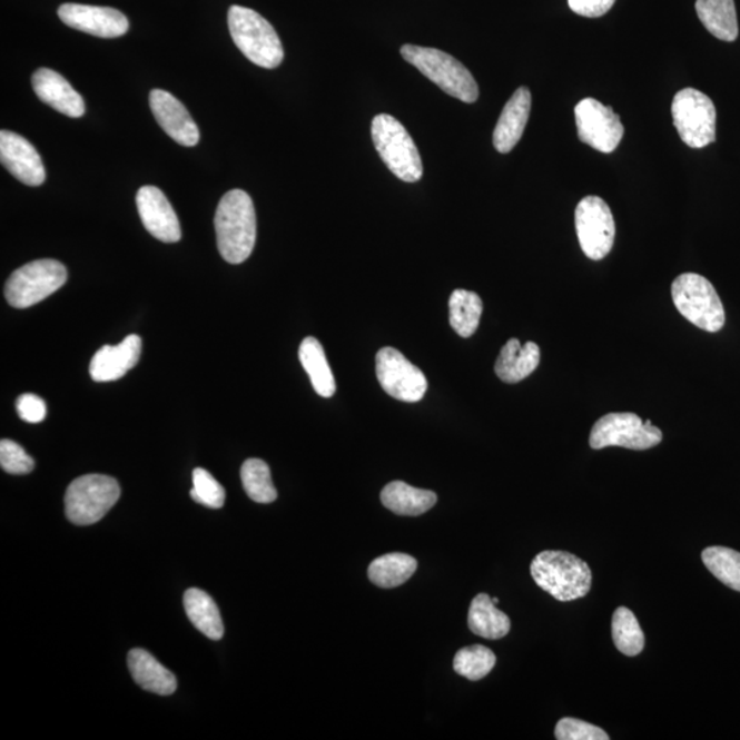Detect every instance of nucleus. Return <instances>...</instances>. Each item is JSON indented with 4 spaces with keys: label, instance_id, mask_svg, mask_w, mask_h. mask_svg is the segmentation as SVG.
<instances>
[{
    "label": "nucleus",
    "instance_id": "2",
    "mask_svg": "<svg viewBox=\"0 0 740 740\" xmlns=\"http://www.w3.org/2000/svg\"><path fill=\"white\" fill-rule=\"evenodd\" d=\"M531 574L539 588L561 602L580 600L592 585L590 566L579 556L556 550L537 554L532 560Z\"/></svg>",
    "mask_w": 740,
    "mask_h": 740
},
{
    "label": "nucleus",
    "instance_id": "24",
    "mask_svg": "<svg viewBox=\"0 0 740 740\" xmlns=\"http://www.w3.org/2000/svg\"><path fill=\"white\" fill-rule=\"evenodd\" d=\"M299 359L307 375H309L312 386L316 393L323 398H330L336 393V382L327 355H325L322 343L316 337H306L300 343Z\"/></svg>",
    "mask_w": 740,
    "mask_h": 740
},
{
    "label": "nucleus",
    "instance_id": "16",
    "mask_svg": "<svg viewBox=\"0 0 740 740\" xmlns=\"http://www.w3.org/2000/svg\"><path fill=\"white\" fill-rule=\"evenodd\" d=\"M136 205L141 223L154 238L164 243H176L181 239L179 218L161 189L152 186L141 187L136 195Z\"/></svg>",
    "mask_w": 740,
    "mask_h": 740
},
{
    "label": "nucleus",
    "instance_id": "37",
    "mask_svg": "<svg viewBox=\"0 0 740 740\" xmlns=\"http://www.w3.org/2000/svg\"><path fill=\"white\" fill-rule=\"evenodd\" d=\"M17 413L23 422L38 424L43 422L47 414L46 402L34 394H22L17 399Z\"/></svg>",
    "mask_w": 740,
    "mask_h": 740
},
{
    "label": "nucleus",
    "instance_id": "19",
    "mask_svg": "<svg viewBox=\"0 0 740 740\" xmlns=\"http://www.w3.org/2000/svg\"><path fill=\"white\" fill-rule=\"evenodd\" d=\"M32 87L41 102L51 106L62 115L72 118L85 116L86 105L81 95L55 70L38 69L32 76Z\"/></svg>",
    "mask_w": 740,
    "mask_h": 740
},
{
    "label": "nucleus",
    "instance_id": "38",
    "mask_svg": "<svg viewBox=\"0 0 740 740\" xmlns=\"http://www.w3.org/2000/svg\"><path fill=\"white\" fill-rule=\"evenodd\" d=\"M615 0H568L573 13L596 19L613 8Z\"/></svg>",
    "mask_w": 740,
    "mask_h": 740
},
{
    "label": "nucleus",
    "instance_id": "14",
    "mask_svg": "<svg viewBox=\"0 0 740 740\" xmlns=\"http://www.w3.org/2000/svg\"><path fill=\"white\" fill-rule=\"evenodd\" d=\"M58 16L65 26L97 38H120L129 29L127 17L111 8L65 3L58 9Z\"/></svg>",
    "mask_w": 740,
    "mask_h": 740
},
{
    "label": "nucleus",
    "instance_id": "4",
    "mask_svg": "<svg viewBox=\"0 0 740 740\" xmlns=\"http://www.w3.org/2000/svg\"><path fill=\"white\" fill-rule=\"evenodd\" d=\"M401 55L450 97L465 103L476 102L478 86L475 77L458 59L441 50L413 45L402 47Z\"/></svg>",
    "mask_w": 740,
    "mask_h": 740
},
{
    "label": "nucleus",
    "instance_id": "20",
    "mask_svg": "<svg viewBox=\"0 0 740 740\" xmlns=\"http://www.w3.org/2000/svg\"><path fill=\"white\" fill-rule=\"evenodd\" d=\"M532 97L529 88L520 87L513 97L509 99L501 112L499 124L494 130V146L502 154L513 150L523 138L529 122Z\"/></svg>",
    "mask_w": 740,
    "mask_h": 740
},
{
    "label": "nucleus",
    "instance_id": "12",
    "mask_svg": "<svg viewBox=\"0 0 740 740\" xmlns=\"http://www.w3.org/2000/svg\"><path fill=\"white\" fill-rule=\"evenodd\" d=\"M376 375L389 396L408 404L422 401L428 388L424 373L393 347H384L377 353Z\"/></svg>",
    "mask_w": 740,
    "mask_h": 740
},
{
    "label": "nucleus",
    "instance_id": "22",
    "mask_svg": "<svg viewBox=\"0 0 740 740\" xmlns=\"http://www.w3.org/2000/svg\"><path fill=\"white\" fill-rule=\"evenodd\" d=\"M130 674L141 689L158 695H171L177 689V680L169 669L159 664L146 650L134 649L128 654Z\"/></svg>",
    "mask_w": 740,
    "mask_h": 740
},
{
    "label": "nucleus",
    "instance_id": "30",
    "mask_svg": "<svg viewBox=\"0 0 740 740\" xmlns=\"http://www.w3.org/2000/svg\"><path fill=\"white\" fill-rule=\"evenodd\" d=\"M612 635L615 648L624 655L635 657L642 653L644 633L630 609L624 606L615 609L612 619Z\"/></svg>",
    "mask_w": 740,
    "mask_h": 740
},
{
    "label": "nucleus",
    "instance_id": "11",
    "mask_svg": "<svg viewBox=\"0 0 740 740\" xmlns=\"http://www.w3.org/2000/svg\"><path fill=\"white\" fill-rule=\"evenodd\" d=\"M576 233L583 253L590 259L601 260L612 251L615 224L611 207L600 197L580 200L574 213Z\"/></svg>",
    "mask_w": 740,
    "mask_h": 740
},
{
    "label": "nucleus",
    "instance_id": "23",
    "mask_svg": "<svg viewBox=\"0 0 740 740\" xmlns=\"http://www.w3.org/2000/svg\"><path fill=\"white\" fill-rule=\"evenodd\" d=\"M381 496L383 505L399 516H422L437 502V496L432 491L412 487L404 482L387 484Z\"/></svg>",
    "mask_w": 740,
    "mask_h": 740
},
{
    "label": "nucleus",
    "instance_id": "34",
    "mask_svg": "<svg viewBox=\"0 0 740 740\" xmlns=\"http://www.w3.org/2000/svg\"><path fill=\"white\" fill-rule=\"evenodd\" d=\"M194 487L189 491L191 499L200 505L220 509L225 503V490L209 472L197 467L193 473Z\"/></svg>",
    "mask_w": 740,
    "mask_h": 740
},
{
    "label": "nucleus",
    "instance_id": "26",
    "mask_svg": "<svg viewBox=\"0 0 740 740\" xmlns=\"http://www.w3.org/2000/svg\"><path fill=\"white\" fill-rule=\"evenodd\" d=\"M695 9L704 28L714 38L737 40L739 28L733 0H697Z\"/></svg>",
    "mask_w": 740,
    "mask_h": 740
},
{
    "label": "nucleus",
    "instance_id": "15",
    "mask_svg": "<svg viewBox=\"0 0 740 740\" xmlns=\"http://www.w3.org/2000/svg\"><path fill=\"white\" fill-rule=\"evenodd\" d=\"M0 161L17 180L39 187L46 180V169L37 148L26 138L3 129L0 132Z\"/></svg>",
    "mask_w": 740,
    "mask_h": 740
},
{
    "label": "nucleus",
    "instance_id": "29",
    "mask_svg": "<svg viewBox=\"0 0 740 740\" xmlns=\"http://www.w3.org/2000/svg\"><path fill=\"white\" fill-rule=\"evenodd\" d=\"M450 325L461 337H471L481 324V296L466 289H455L448 300Z\"/></svg>",
    "mask_w": 740,
    "mask_h": 740
},
{
    "label": "nucleus",
    "instance_id": "5",
    "mask_svg": "<svg viewBox=\"0 0 740 740\" xmlns=\"http://www.w3.org/2000/svg\"><path fill=\"white\" fill-rule=\"evenodd\" d=\"M372 139L378 156L398 179L405 182L422 179V156L411 134L395 117L378 115L373 118Z\"/></svg>",
    "mask_w": 740,
    "mask_h": 740
},
{
    "label": "nucleus",
    "instance_id": "28",
    "mask_svg": "<svg viewBox=\"0 0 740 740\" xmlns=\"http://www.w3.org/2000/svg\"><path fill=\"white\" fill-rule=\"evenodd\" d=\"M417 570V561L405 553H391L372 562L368 576L373 584L382 589H395L411 579Z\"/></svg>",
    "mask_w": 740,
    "mask_h": 740
},
{
    "label": "nucleus",
    "instance_id": "25",
    "mask_svg": "<svg viewBox=\"0 0 740 740\" xmlns=\"http://www.w3.org/2000/svg\"><path fill=\"white\" fill-rule=\"evenodd\" d=\"M185 609L195 629L213 641H220L224 623L220 611L213 598L199 589H189L185 594Z\"/></svg>",
    "mask_w": 740,
    "mask_h": 740
},
{
    "label": "nucleus",
    "instance_id": "31",
    "mask_svg": "<svg viewBox=\"0 0 740 740\" xmlns=\"http://www.w3.org/2000/svg\"><path fill=\"white\" fill-rule=\"evenodd\" d=\"M240 477L246 494L254 502L272 503L277 499V491L272 482L268 464L263 460L250 458L241 466Z\"/></svg>",
    "mask_w": 740,
    "mask_h": 740
},
{
    "label": "nucleus",
    "instance_id": "6",
    "mask_svg": "<svg viewBox=\"0 0 740 740\" xmlns=\"http://www.w3.org/2000/svg\"><path fill=\"white\" fill-rule=\"evenodd\" d=\"M672 299L680 315L707 333H719L726 324L724 306L713 284L701 275H680L672 284Z\"/></svg>",
    "mask_w": 740,
    "mask_h": 740
},
{
    "label": "nucleus",
    "instance_id": "36",
    "mask_svg": "<svg viewBox=\"0 0 740 740\" xmlns=\"http://www.w3.org/2000/svg\"><path fill=\"white\" fill-rule=\"evenodd\" d=\"M555 738L559 740H609L608 733L602 728L571 718L556 722Z\"/></svg>",
    "mask_w": 740,
    "mask_h": 740
},
{
    "label": "nucleus",
    "instance_id": "17",
    "mask_svg": "<svg viewBox=\"0 0 740 740\" xmlns=\"http://www.w3.org/2000/svg\"><path fill=\"white\" fill-rule=\"evenodd\" d=\"M150 108L159 127L177 144L185 147L198 145L200 135L197 124L193 120L186 106L174 95L162 90H152Z\"/></svg>",
    "mask_w": 740,
    "mask_h": 740
},
{
    "label": "nucleus",
    "instance_id": "33",
    "mask_svg": "<svg viewBox=\"0 0 740 740\" xmlns=\"http://www.w3.org/2000/svg\"><path fill=\"white\" fill-rule=\"evenodd\" d=\"M495 654L482 644L464 648L454 657V671L461 677L476 682L487 677L495 667Z\"/></svg>",
    "mask_w": 740,
    "mask_h": 740
},
{
    "label": "nucleus",
    "instance_id": "35",
    "mask_svg": "<svg viewBox=\"0 0 740 740\" xmlns=\"http://www.w3.org/2000/svg\"><path fill=\"white\" fill-rule=\"evenodd\" d=\"M0 465L10 475H28L34 467V461L19 443L9 440L0 442Z\"/></svg>",
    "mask_w": 740,
    "mask_h": 740
},
{
    "label": "nucleus",
    "instance_id": "21",
    "mask_svg": "<svg viewBox=\"0 0 740 740\" xmlns=\"http://www.w3.org/2000/svg\"><path fill=\"white\" fill-rule=\"evenodd\" d=\"M541 363V351L534 342L521 346L519 339H511L502 347L495 363L496 376L502 382L514 384L524 381L534 373Z\"/></svg>",
    "mask_w": 740,
    "mask_h": 740
},
{
    "label": "nucleus",
    "instance_id": "18",
    "mask_svg": "<svg viewBox=\"0 0 740 740\" xmlns=\"http://www.w3.org/2000/svg\"><path fill=\"white\" fill-rule=\"evenodd\" d=\"M141 353V339L129 335L117 346H103L93 355L90 375L95 382H116L138 365Z\"/></svg>",
    "mask_w": 740,
    "mask_h": 740
},
{
    "label": "nucleus",
    "instance_id": "27",
    "mask_svg": "<svg viewBox=\"0 0 740 740\" xmlns=\"http://www.w3.org/2000/svg\"><path fill=\"white\" fill-rule=\"evenodd\" d=\"M467 625L475 635L485 639H501L511 631V620L495 608L493 598L478 594L471 603Z\"/></svg>",
    "mask_w": 740,
    "mask_h": 740
},
{
    "label": "nucleus",
    "instance_id": "1",
    "mask_svg": "<svg viewBox=\"0 0 740 740\" xmlns=\"http://www.w3.org/2000/svg\"><path fill=\"white\" fill-rule=\"evenodd\" d=\"M217 246L229 264H241L251 256L257 239V217L250 195L233 189L218 204L216 218Z\"/></svg>",
    "mask_w": 740,
    "mask_h": 740
},
{
    "label": "nucleus",
    "instance_id": "7",
    "mask_svg": "<svg viewBox=\"0 0 740 740\" xmlns=\"http://www.w3.org/2000/svg\"><path fill=\"white\" fill-rule=\"evenodd\" d=\"M120 495V485L116 478L105 475L81 476L68 487L65 513L76 525H91L108 514Z\"/></svg>",
    "mask_w": 740,
    "mask_h": 740
},
{
    "label": "nucleus",
    "instance_id": "32",
    "mask_svg": "<svg viewBox=\"0 0 740 740\" xmlns=\"http://www.w3.org/2000/svg\"><path fill=\"white\" fill-rule=\"evenodd\" d=\"M702 561L709 572L722 584L740 592V553L736 550L713 546L703 550Z\"/></svg>",
    "mask_w": 740,
    "mask_h": 740
},
{
    "label": "nucleus",
    "instance_id": "13",
    "mask_svg": "<svg viewBox=\"0 0 740 740\" xmlns=\"http://www.w3.org/2000/svg\"><path fill=\"white\" fill-rule=\"evenodd\" d=\"M580 141L595 150L611 154L624 136V126L612 108L585 98L574 108Z\"/></svg>",
    "mask_w": 740,
    "mask_h": 740
},
{
    "label": "nucleus",
    "instance_id": "8",
    "mask_svg": "<svg viewBox=\"0 0 740 740\" xmlns=\"http://www.w3.org/2000/svg\"><path fill=\"white\" fill-rule=\"evenodd\" d=\"M68 270L56 259H38L9 277L4 295L17 309H27L49 298L67 283Z\"/></svg>",
    "mask_w": 740,
    "mask_h": 740
},
{
    "label": "nucleus",
    "instance_id": "3",
    "mask_svg": "<svg viewBox=\"0 0 740 740\" xmlns=\"http://www.w3.org/2000/svg\"><path fill=\"white\" fill-rule=\"evenodd\" d=\"M228 27L234 43L248 61L264 69L280 67L284 59L282 40L257 11L233 6L228 11Z\"/></svg>",
    "mask_w": 740,
    "mask_h": 740
},
{
    "label": "nucleus",
    "instance_id": "9",
    "mask_svg": "<svg viewBox=\"0 0 740 740\" xmlns=\"http://www.w3.org/2000/svg\"><path fill=\"white\" fill-rule=\"evenodd\" d=\"M662 441V432L635 413H609L592 426L590 446L601 450L620 446L630 450H649Z\"/></svg>",
    "mask_w": 740,
    "mask_h": 740
},
{
    "label": "nucleus",
    "instance_id": "10",
    "mask_svg": "<svg viewBox=\"0 0 740 740\" xmlns=\"http://www.w3.org/2000/svg\"><path fill=\"white\" fill-rule=\"evenodd\" d=\"M672 117L680 138L691 148H703L716 140V108L712 99L694 88L674 95Z\"/></svg>",
    "mask_w": 740,
    "mask_h": 740
},
{
    "label": "nucleus",
    "instance_id": "39",
    "mask_svg": "<svg viewBox=\"0 0 740 740\" xmlns=\"http://www.w3.org/2000/svg\"><path fill=\"white\" fill-rule=\"evenodd\" d=\"M493 602L495 603V605H496V603H500L499 598H493Z\"/></svg>",
    "mask_w": 740,
    "mask_h": 740
}]
</instances>
